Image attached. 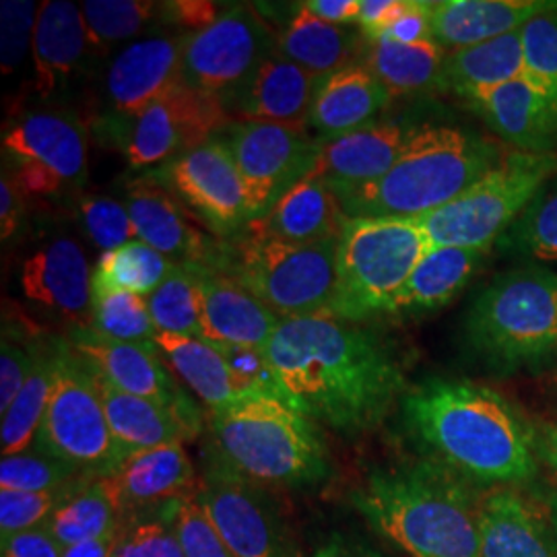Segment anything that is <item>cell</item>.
I'll use <instances>...</instances> for the list:
<instances>
[{
  "instance_id": "5b68a950",
  "label": "cell",
  "mask_w": 557,
  "mask_h": 557,
  "mask_svg": "<svg viewBox=\"0 0 557 557\" xmlns=\"http://www.w3.org/2000/svg\"><path fill=\"white\" fill-rule=\"evenodd\" d=\"M215 453L260 485L306 487L331 475L317 421L278 395H255L211 416Z\"/></svg>"
},
{
  "instance_id": "11a10c76",
  "label": "cell",
  "mask_w": 557,
  "mask_h": 557,
  "mask_svg": "<svg viewBox=\"0 0 557 557\" xmlns=\"http://www.w3.org/2000/svg\"><path fill=\"white\" fill-rule=\"evenodd\" d=\"M163 4H165V23L184 29L186 36L205 29L221 15L215 2H205V0H174Z\"/></svg>"
},
{
  "instance_id": "ab89813d",
  "label": "cell",
  "mask_w": 557,
  "mask_h": 557,
  "mask_svg": "<svg viewBox=\"0 0 557 557\" xmlns=\"http://www.w3.org/2000/svg\"><path fill=\"white\" fill-rule=\"evenodd\" d=\"M81 13L98 54H106L120 41L139 40L158 21L165 23V4L151 0H85Z\"/></svg>"
},
{
  "instance_id": "4dcf8cb0",
  "label": "cell",
  "mask_w": 557,
  "mask_h": 557,
  "mask_svg": "<svg viewBox=\"0 0 557 557\" xmlns=\"http://www.w3.org/2000/svg\"><path fill=\"white\" fill-rule=\"evenodd\" d=\"M481 557H557V535L510 490L481 499Z\"/></svg>"
},
{
  "instance_id": "bcb514c9",
  "label": "cell",
  "mask_w": 557,
  "mask_h": 557,
  "mask_svg": "<svg viewBox=\"0 0 557 557\" xmlns=\"http://www.w3.org/2000/svg\"><path fill=\"white\" fill-rule=\"evenodd\" d=\"M527 77L557 106V4H549L522 27Z\"/></svg>"
},
{
  "instance_id": "9c48e42d",
  "label": "cell",
  "mask_w": 557,
  "mask_h": 557,
  "mask_svg": "<svg viewBox=\"0 0 557 557\" xmlns=\"http://www.w3.org/2000/svg\"><path fill=\"white\" fill-rule=\"evenodd\" d=\"M556 172V156L518 151L499 161L494 172L467 193L432 213L419 215L416 223L432 246L490 250Z\"/></svg>"
},
{
  "instance_id": "680465c9",
  "label": "cell",
  "mask_w": 557,
  "mask_h": 557,
  "mask_svg": "<svg viewBox=\"0 0 557 557\" xmlns=\"http://www.w3.org/2000/svg\"><path fill=\"white\" fill-rule=\"evenodd\" d=\"M23 190L17 186L15 178L11 176V172L2 170V178H0V236L2 239H9L21 225L23 220Z\"/></svg>"
},
{
  "instance_id": "4316f807",
  "label": "cell",
  "mask_w": 557,
  "mask_h": 557,
  "mask_svg": "<svg viewBox=\"0 0 557 557\" xmlns=\"http://www.w3.org/2000/svg\"><path fill=\"white\" fill-rule=\"evenodd\" d=\"M116 499L122 515L128 508L156 502L186 498L197 492L199 483L193 460L182 442L140 450L120 462L119 469L103 478Z\"/></svg>"
},
{
  "instance_id": "f1b7e54d",
  "label": "cell",
  "mask_w": 557,
  "mask_h": 557,
  "mask_svg": "<svg viewBox=\"0 0 557 557\" xmlns=\"http://www.w3.org/2000/svg\"><path fill=\"white\" fill-rule=\"evenodd\" d=\"M552 2L543 0H440L432 2V40L460 50L524 27Z\"/></svg>"
},
{
  "instance_id": "e575fe53",
  "label": "cell",
  "mask_w": 557,
  "mask_h": 557,
  "mask_svg": "<svg viewBox=\"0 0 557 557\" xmlns=\"http://www.w3.org/2000/svg\"><path fill=\"white\" fill-rule=\"evenodd\" d=\"M361 32L354 25H333L314 17L304 7L277 38V50L317 77H331L356 64Z\"/></svg>"
},
{
  "instance_id": "d6986e66",
  "label": "cell",
  "mask_w": 557,
  "mask_h": 557,
  "mask_svg": "<svg viewBox=\"0 0 557 557\" xmlns=\"http://www.w3.org/2000/svg\"><path fill=\"white\" fill-rule=\"evenodd\" d=\"M322 77L285 59L277 48L221 103L232 122H271L308 128Z\"/></svg>"
},
{
  "instance_id": "f6af8a7d",
  "label": "cell",
  "mask_w": 557,
  "mask_h": 557,
  "mask_svg": "<svg viewBox=\"0 0 557 557\" xmlns=\"http://www.w3.org/2000/svg\"><path fill=\"white\" fill-rule=\"evenodd\" d=\"M94 481V479H89ZM89 481L57 492L0 490V537L2 545L21 533L46 527L62 504H66Z\"/></svg>"
},
{
  "instance_id": "277c9868",
  "label": "cell",
  "mask_w": 557,
  "mask_h": 557,
  "mask_svg": "<svg viewBox=\"0 0 557 557\" xmlns=\"http://www.w3.org/2000/svg\"><path fill=\"white\" fill-rule=\"evenodd\" d=\"M502 160L498 147L478 135L455 126L423 124L386 176L335 195L349 220H416L467 193Z\"/></svg>"
},
{
  "instance_id": "d4e9b609",
  "label": "cell",
  "mask_w": 557,
  "mask_h": 557,
  "mask_svg": "<svg viewBox=\"0 0 557 557\" xmlns=\"http://www.w3.org/2000/svg\"><path fill=\"white\" fill-rule=\"evenodd\" d=\"M81 4L69 0L41 2L34 32V79L41 100L60 94L91 59Z\"/></svg>"
},
{
  "instance_id": "d590c367",
  "label": "cell",
  "mask_w": 557,
  "mask_h": 557,
  "mask_svg": "<svg viewBox=\"0 0 557 557\" xmlns=\"http://www.w3.org/2000/svg\"><path fill=\"white\" fill-rule=\"evenodd\" d=\"M446 48L436 40L419 44L366 41L363 62L391 94H418L442 87Z\"/></svg>"
},
{
  "instance_id": "8d00e7d4",
  "label": "cell",
  "mask_w": 557,
  "mask_h": 557,
  "mask_svg": "<svg viewBox=\"0 0 557 557\" xmlns=\"http://www.w3.org/2000/svg\"><path fill=\"white\" fill-rule=\"evenodd\" d=\"M62 341H41L36 363L25 380L20 395L11 403L9 411L2 416L0 444L2 457L17 455L34 446L36 434L40 430L41 419L46 416L48 398L57 374V361Z\"/></svg>"
},
{
  "instance_id": "8fae6325",
  "label": "cell",
  "mask_w": 557,
  "mask_h": 557,
  "mask_svg": "<svg viewBox=\"0 0 557 557\" xmlns=\"http://www.w3.org/2000/svg\"><path fill=\"white\" fill-rule=\"evenodd\" d=\"M232 124L215 96L180 85L145 110L122 119H101L106 139L116 145L133 168L168 163L218 137Z\"/></svg>"
},
{
  "instance_id": "f35d334b",
  "label": "cell",
  "mask_w": 557,
  "mask_h": 557,
  "mask_svg": "<svg viewBox=\"0 0 557 557\" xmlns=\"http://www.w3.org/2000/svg\"><path fill=\"white\" fill-rule=\"evenodd\" d=\"M176 267L178 264L149 244L135 239L119 250L103 252L94 269V298L112 292L147 298L176 271Z\"/></svg>"
},
{
  "instance_id": "f907efd6",
  "label": "cell",
  "mask_w": 557,
  "mask_h": 557,
  "mask_svg": "<svg viewBox=\"0 0 557 557\" xmlns=\"http://www.w3.org/2000/svg\"><path fill=\"white\" fill-rule=\"evenodd\" d=\"M112 557H184L174 517L170 522L160 518L143 520L128 531H122Z\"/></svg>"
},
{
  "instance_id": "6da1fadb",
  "label": "cell",
  "mask_w": 557,
  "mask_h": 557,
  "mask_svg": "<svg viewBox=\"0 0 557 557\" xmlns=\"http://www.w3.org/2000/svg\"><path fill=\"white\" fill-rule=\"evenodd\" d=\"M262 351L281 397L343 436L376 430L407 395L395 347L361 320L283 319Z\"/></svg>"
},
{
  "instance_id": "1f68e13d",
  "label": "cell",
  "mask_w": 557,
  "mask_h": 557,
  "mask_svg": "<svg viewBox=\"0 0 557 557\" xmlns=\"http://www.w3.org/2000/svg\"><path fill=\"white\" fill-rule=\"evenodd\" d=\"M94 379L122 458L197 436L172 409L120 391L96 368Z\"/></svg>"
},
{
  "instance_id": "cb8c5ba5",
  "label": "cell",
  "mask_w": 557,
  "mask_h": 557,
  "mask_svg": "<svg viewBox=\"0 0 557 557\" xmlns=\"http://www.w3.org/2000/svg\"><path fill=\"white\" fill-rule=\"evenodd\" d=\"M416 131L418 126L407 122H374L351 135L322 143L314 172L333 193L372 184L393 170Z\"/></svg>"
},
{
  "instance_id": "484cf974",
  "label": "cell",
  "mask_w": 557,
  "mask_h": 557,
  "mask_svg": "<svg viewBox=\"0 0 557 557\" xmlns=\"http://www.w3.org/2000/svg\"><path fill=\"white\" fill-rule=\"evenodd\" d=\"M349 218L333 188L317 172L298 182L277 205L246 225V234L289 244L338 239Z\"/></svg>"
},
{
  "instance_id": "7dc6e473",
  "label": "cell",
  "mask_w": 557,
  "mask_h": 557,
  "mask_svg": "<svg viewBox=\"0 0 557 557\" xmlns=\"http://www.w3.org/2000/svg\"><path fill=\"white\" fill-rule=\"evenodd\" d=\"M79 218L85 234L103 252L119 250L139 239L126 205L110 197H83L79 200Z\"/></svg>"
},
{
  "instance_id": "be15d7a7",
  "label": "cell",
  "mask_w": 557,
  "mask_h": 557,
  "mask_svg": "<svg viewBox=\"0 0 557 557\" xmlns=\"http://www.w3.org/2000/svg\"><path fill=\"white\" fill-rule=\"evenodd\" d=\"M547 517H549V524L557 535V494H552L547 498Z\"/></svg>"
},
{
  "instance_id": "94428289",
  "label": "cell",
  "mask_w": 557,
  "mask_h": 557,
  "mask_svg": "<svg viewBox=\"0 0 557 557\" xmlns=\"http://www.w3.org/2000/svg\"><path fill=\"white\" fill-rule=\"evenodd\" d=\"M124 527H120L119 531L106 535V537L94 539V541H85L79 545L66 547L62 549V557H112L120 537H122Z\"/></svg>"
},
{
  "instance_id": "8992f818",
  "label": "cell",
  "mask_w": 557,
  "mask_h": 557,
  "mask_svg": "<svg viewBox=\"0 0 557 557\" xmlns=\"http://www.w3.org/2000/svg\"><path fill=\"white\" fill-rule=\"evenodd\" d=\"M465 338L492 366L517 370L557 354V275L522 267L494 278L473 299Z\"/></svg>"
},
{
  "instance_id": "836d02e7",
  "label": "cell",
  "mask_w": 557,
  "mask_h": 557,
  "mask_svg": "<svg viewBox=\"0 0 557 557\" xmlns=\"http://www.w3.org/2000/svg\"><path fill=\"white\" fill-rule=\"evenodd\" d=\"M524 73L527 66L520 27L517 32L499 36L496 40L481 41L475 46L453 50L444 62L440 89L453 91L465 100H471L479 94L520 79Z\"/></svg>"
},
{
  "instance_id": "681fc988",
  "label": "cell",
  "mask_w": 557,
  "mask_h": 557,
  "mask_svg": "<svg viewBox=\"0 0 557 557\" xmlns=\"http://www.w3.org/2000/svg\"><path fill=\"white\" fill-rule=\"evenodd\" d=\"M174 529L184 557H236L202 510L197 492L180 499Z\"/></svg>"
},
{
  "instance_id": "816d5d0a",
  "label": "cell",
  "mask_w": 557,
  "mask_h": 557,
  "mask_svg": "<svg viewBox=\"0 0 557 557\" xmlns=\"http://www.w3.org/2000/svg\"><path fill=\"white\" fill-rule=\"evenodd\" d=\"M44 337H32L25 345L17 343L13 333H2L0 347V413L4 416L11 403L20 395L29 376Z\"/></svg>"
},
{
  "instance_id": "7bdbcfd3",
  "label": "cell",
  "mask_w": 557,
  "mask_h": 557,
  "mask_svg": "<svg viewBox=\"0 0 557 557\" xmlns=\"http://www.w3.org/2000/svg\"><path fill=\"white\" fill-rule=\"evenodd\" d=\"M87 331L122 343H153L158 335L147 308V298L126 292L96 296Z\"/></svg>"
},
{
  "instance_id": "2e32d148",
  "label": "cell",
  "mask_w": 557,
  "mask_h": 557,
  "mask_svg": "<svg viewBox=\"0 0 557 557\" xmlns=\"http://www.w3.org/2000/svg\"><path fill=\"white\" fill-rule=\"evenodd\" d=\"M160 180L220 236L236 234L250 223L244 180L230 151L215 137L168 161Z\"/></svg>"
},
{
  "instance_id": "7a4b0ae2",
  "label": "cell",
  "mask_w": 557,
  "mask_h": 557,
  "mask_svg": "<svg viewBox=\"0 0 557 557\" xmlns=\"http://www.w3.org/2000/svg\"><path fill=\"white\" fill-rule=\"evenodd\" d=\"M403 418L430 458L478 485H512L537 475V434L490 386L428 379L400 400Z\"/></svg>"
},
{
  "instance_id": "44dd1931",
  "label": "cell",
  "mask_w": 557,
  "mask_h": 557,
  "mask_svg": "<svg viewBox=\"0 0 557 557\" xmlns=\"http://www.w3.org/2000/svg\"><path fill=\"white\" fill-rule=\"evenodd\" d=\"M25 298L89 329L94 310V271L75 239L54 238L38 248L21 269Z\"/></svg>"
},
{
  "instance_id": "c3c4849f",
  "label": "cell",
  "mask_w": 557,
  "mask_h": 557,
  "mask_svg": "<svg viewBox=\"0 0 557 557\" xmlns=\"http://www.w3.org/2000/svg\"><path fill=\"white\" fill-rule=\"evenodd\" d=\"M38 11V4L32 0L0 2V66L4 77L20 69L34 46Z\"/></svg>"
},
{
  "instance_id": "ee69618b",
  "label": "cell",
  "mask_w": 557,
  "mask_h": 557,
  "mask_svg": "<svg viewBox=\"0 0 557 557\" xmlns=\"http://www.w3.org/2000/svg\"><path fill=\"white\" fill-rule=\"evenodd\" d=\"M502 239L537 260L557 262V180H549Z\"/></svg>"
},
{
  "instance_id": "d6a6232c",
  "label": "cell",
  "mask_w": 557,
  "mask_h": 557,
  "mask_svg": "<svg viewBox=\"0 0 557 557\" xmlns=\"http://www.w3.org/2000/svg\"><path fill=\"white\" fill-rule=\"evenodd\" d=\"M487 250L432 246L400 287L386 314H428L457 298L478 273Z\"/></svg>"
},
{
  "instance_id": "30bf717a",
  "label": "cell",
  "mask_w": 557,
  "mask_h": 557,
  "mask_svg": "<svg viewBox=\"0 0 557 557\" xmlns=\"http://www.w3.org/2000/svg\"><path fill=\"white\" fill-rule=\"evenodd\" d=\"M34 446L94 479L110 475L124 460L108 425L94 368L64 341Z\"/></svg>"
},
{
  "instance_id": "83f0119b",
  "label": "cell",
  "mask_w": 557,
  "mask_h": 557,
  "mask_svg": "<svg viewBox=\"0 0 557 557\" xmlns=\"http://www.w3.org/2000/svg\"><path fill=\"white\" fill-rule=\"evenodd\" d=\"M391 98L393 94L379 77L366 64L356 62L322 81L308 128L314 131L320 143L351 135L374 124Z\"/></svg>"
},
{
  "instance_id": "e0dca14e",
  "label": "cell",
  "mask_w": 557,
  "mask_h": 557,
  "mask_svg": "<svg viewBox=\"0 0 557 557\" xmlns=\"http://www.w3.org/2000/svg\"><path fill=\"white\" fill-rule=\"evenodd\" d=\"M186 34H153L126 44L106 69L103 119L133 116L180 87Z\"/></svg>"
},
{
  "instance_id": "9a60e30c",
  "label": "cell",
  "mask_w": 557,
  "mask_h": 557,
  "mask_svg": "<svg viewBox=\"0 0 557 557\" xmlns=\"http://www.w3.org/2000/svg\"><path fill=\"white\" fill-rule=\"evenodd\" d=\"M277 48L267 23L248 7L221 13L184 41L182 79L200 94L225 98Z\"/></svg>"
},
{
  "instance_id": "f546056e",
  "label": "cell",
  "mask_w": 557,
  "mask_h": 557,
  "mask_svg": "<svg viewBox=\"0 0 557 557\" xmlns=\"http://www.w3.org/2000/svg\"><path fill=\"white\" fill-rule=\"evenodd\" d=\"M153 345L161 358L170 361L180 379L209 407L211 416L246 398L262 395V391L238 379L220 351L202 338L158 333Z\"/></svg>"
},
{
  "instance_id": "ac0fdd59",
  "label": "cell",
  "mask_w": 557,
  "mask_h": 557,
  "mask_svg": "<svg viewBox=\"0 0 557 557\" xmlns=\"http://www.w3.org/2000/svg\"><path fill=\"white\" fill-rule=\"evenodd\" d=\"M71 347L116 388L172 409L195 434H199V411L180 391L178 382L168 374L153 343H122L98 337L87 329H75Z\"/></svg>"
},
{
  "instance_id": "ba28073f",
  "label": "cell",
  "mask_w": 557,
  "mask_h": 557,
  "mask_svg": "<svg viewBox=\"0 0 557 557\" xmlns=\"http://www.w3.org/2000/svg\"><path fill=\"white\" fill-rule=\"evenodd\" d=\"M338 239L289 244L244 234L225 269L281 319L333 314L337 301Z\"/></svg>"
},
{
  "instance_id": "74e56055",
  "label": "cell",
  "mask_w": 557,
  "mask_h": 557,
  "mask_svg": "<svg viewBox=\"0 0 557 557\" xmlns=\"http://www.w3.org/2000/svg\"><path fill=\"white\" fill-rule=\"evenodd\" d=\"M122 517L124 515L106 481L98 478L89 481L66 504H62L46 527L59 543L60 549H66L119 531Z\"/></svg>"
},
{
  "instance_id": "5bb4252c",
  "label": "cell",
  "mask_w": 557,
  "mask_h": 557,
  "mask_svg": "<svg viewBox=\"0 0 557 557\" xmlns=\"http://www.w3.org/2000/svg\"><path fill=\"white\" fill-rule=\"evenodd\" d=\"M202 510L236 557H296L273 496L215 453L197 487Z\"/></svg>"
},
{
  "instance_id": "ffe728a7",
  "label": "cell",
  "mask_w": 557,
  "mask_h": 557,
  "mask_svg": "<svg viewBox=\"0 0 557 557\" xmlns=\"http://www.w3.org/2000/svg\"><path fill=\"white\" fill-rule=\"evenodd\" d=\"M124 205L135 223L137 238L174 264L225 269L227 252H221L213 239L207 238L197 225H193L178 200L158 184L139 180L131 186Z\"/></svg>"
},
{
  "instance_id": "7402d4cb",
  "label": "cell",
  "mask_w": 557,
  "mask_h": 557,
  "mask_svg": "<svg viewBox=\"0 0 557 557\" xmlns=\"http://www.w3.org/2000/svg\"><path fill=\"white\" fill-rule=\"evenodd\" d=\"M199 294L200 338L211 345L262 349L283 322L227 271L202 269Z\"/></svg>"
},
{
  "instance_id": "6f0895ef",
  "label": "cell",
  "mask_w": 557,
  "mask_h": 557,
  "mask_svg": "<svg viewBox=\"0 0 557 557\" xmlns=\"http://www.w3.org/2000/svg\"><path fill=\"white\" fill-rule=\"evenodd\" d=\"M2 557H62V549L48 527H40L4 543Z\"/></svg>"
},
{
  "instance_id": "603a6c76",
  "label": "cell",
  "mask_w": 557,
  "mask_h": 557,
  "mask_svg": "<svg viewBox=\"0 0 557 557\" xmlns=\"http://www.w3.org/2000/svg\"><path fill=\"white\" fill-rule=\"evenodd\" d=\"M467 101L498 137L518 151L552 156L556 149V101L527 75Z\"/></svg>"
},
{
  "instance_id": "db71d44e",
  "label": "cell",
  "mask_w": 557,
  "mask_h": 557,
  "mask_svg": "<svg viewBox=\"0 0 557 557\" xmlns=\"http://www.w3.org/2000/svg\"><path fill=\"white\" fill-rule=\"evenodd\" d=\"M380 40L397 41V44L432 40V2L405 0L397 20L391 23V27L384 32Z\"/></svg>"
},
{
  "instance_id": "9f6ffc18",
  "label": "cell",
  "mask_w": 557,
  "mask_h": 557,
  "mask_svg": "<svg viewBox=\"0 0 557 557\" xmlns=\"http://www.w3.org/2000/svg\"><path fill=\"white\" fill-rule=\"evenodd\" d=\"M405 0H361L358 29L366 41H376L384 36L391 23L397 20Z\"/></svg>"
},
{
  "instance_id": "60d3db41",
  "label": "cell",
  "mask_w": 557,
  "mask_h": 557,
  "mask_svg": "<svg viewBox=\"0 0 557 557\" xmlns=\"http://www.w3.org/2000/svg\"><path fill=\"white\" fill-rule=\"evenodd\" d=\"M200 267H176L147 296V308L158 333L200 338Z\"/></svg>"
},
{
  "instance_id": "7c38bea8",
  "label": "cell",
  "mask_w": 557,
  "mask_h": 557,
  "mask_svg": "<svg viewBox=\"0 0 557 557\" xmlns=\"http://www.w3.org/2000/svg\"><path fill=\"white\" fill-rule=\"evenodd\" d=\"M2 153L23 195L54 197L87 178V135L73 112H15L2 128Z\"/></svg>"
},
{
  "instance_id": "52a82bcc",
  "label": "cell",
  "mask_w": 557,
  "mask_h": 557,
  "mask_svg": "<svg viewBox=\"0 0 557 557\" xmlns=\"http://www.w3.org/2000/svg\"><path fill=\"white\" fill-rule=\"evenodd\" d=\"M432 248L409 218H351L338 238L335 317L386 314L419 260Z\"/></svg>"
},
{
  "instance_id": "b9f144b4",
  "label": "cell",
  "mask_w": 557,
  "mask_h": 557,
  "mask_svg": "<svg viewBox=\"0 0 557 557\" xmlns=\"http://www.w3.org/2000/svg\"><path fill=\"white\" fill-rule=\"evenodd\" d=\"M73 465L44 453L36 446L21 450L17 455L2 457L0 462V490L13 492H57L83 481H89Z\"/></svg>"
},
{
  "instance_id": "91938a15",
  "label": "cell",
  "mask_w": 557,
  "mask_h": 557,
  "mask_svg": "<svg viewBox=\"0 0 557 557\" xmlns=\"http://www.w3.org/2000/svg\"><path fill=\"white\" fill-rule=\"evenodd\" d=\"M301 7L333 25H358L361 0H308Z\"/></svg>"
},
{
  "instance_id": "e7e4bbea",
  "label": "cell",
  "mask_w": 557,
  "mask_h": 557,
  "mask_svg": "<svg viewBox=\"0 0 557 557\" xmlns=\"http://www.w3.org/2000/svg\"><path fill=\"white\" fill-rule=\"evenodd\" d=\"M320 557H374L368 556V554H354V552H341V554H326V556Z\"/></svg>"
},
{
  "instance_id": "f5cc1de1",
  "label": "cell",
  "mask_w": 557,
  "mask_h": 557,
  "mask_svg": "<svg viewBox=\"0 0 557 557\" xmlns=\"http://www.w3.org/2000/svg\"><path fill=\"white\" fill-rule=\"evenodd\" d=\"M221 356L227 361V366L234 370L238 379L246 384L259 388L269 395H278L277 380L264 358V351L259 347H242V345H213Z\"/></svg>"
},
{
  "instance_id": "6125c7cd",
  "label": "cell",
  "mask_w": 557,
  "mask_h": 557,
  "mask_svg": "<svg viewBox=\"0 0 557 557\" xmlns=\"http://www.w3.org/2000/svg\"><path fill=\"white\" fill-rule=\"evenodd\" d=\"M537 455L554 473H557V423L537 436Z\"/></svg>"
},
{
  "instance_id": "3957f363",
  "label": "cell",
  "mask_w": 557,
  "mask_h": 557,
  "mask_svg": "<svg viewBox=\"0 0 557 557\" xmlns=\"http://www.w3.org/2000/svg\"><path fill=\"white\" fill-rule=\"evenodd\" d=\"M471 485L428 457L374 469L351 499L407 556L481 557V499Z\"/></svg>"
},
{
  "instance_id": "4fadbf2b",
  "label": "cell",
  "mask_w": 557,
  "mask_h": 557,
  "mask_svg": "<svg viewBox=\"0 0 557 557\" xmlns=\"http://www.w3.org/2000/svg\"><path fill=\"white\" fill-rule=\"evenodd\" d=\"M244 180L250 221L269 213L281 197L319 165L322 143L308 128L271 122H232L215 137Z\"/></svg>"
}]
</instances>
